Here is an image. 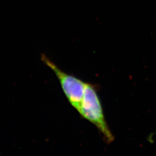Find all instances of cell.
I'll use <instances>...</instances> for the list:
<instances>
[{"mask_svg":"<svg viewBox=\"0 0 156 156\" xmlns=\"http://www.w3.org/2000/svg\"><path fill=\"white\" fill-rule=\"evenodd\" d=\"M78 113L84 119L94 125L103 135L107 144H111L114 140L115 136L106 123L96 87L91 84L86 83Z\"/></svg>","mask_w":156,"mask_h":156,"instance_id":"6da1fadb","label":"cell"},{"mask_svg":"<svg viewBox=\"0 0 156 156\" xmlns=\"http://www.w3.org/2000/svg\"><path fill=\"white\" fill-rule=\"evenodd\" d=\"M41 60L53 71L58 78L62 89L70 104L78 112L83 97L87 83L80 79L62 71L45 55H41Z\"/></svg>","mask_w":156,"mask_h":156,"instance_id":"7a4b0ae2","label":"cell"}]
</instances>
